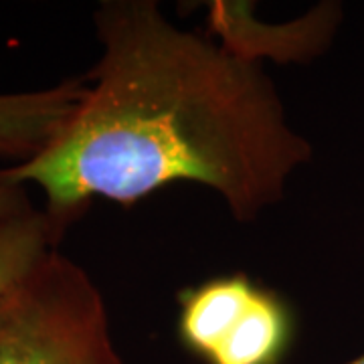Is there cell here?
Returning <instances> with one entry per match:
<instances>
[{"instance_id": "obj_3", "label": "cell", "mask_w": 364, "mask_h": 364, "mask_svg": "<svg viewBox=\"0 0 364 364\" xmlns=\"http://www.w3.org/2000/svg\"><path fill=\"white\" fill-rule=\"evenodd\" d=\"M342 18L344 6L330 0L286 23L259 21L247 0H215L207 9L210 33L227 51L253 65L267 59L284 65L316 61L332 47Z\"/></svg>"}, {"instance_id": "obj_2", "label": "cell", "mask_w": 364, "mask_h": 364, "mask_svg": "<svg viewBox=\"0 0 364 364\" xmlns=\"http://www.w3.org/2000/svg\"><path fill=\"white\" fill-rule=\"evenodd\" d=\"M0 364H126L100 287L59 249L0 298Z\"/></svg>"}, {"instance_id": "obj_5", "label": "cell", "mask_w": 364, "mask_h": 364, "mask_svg": "<svg viewBox=\"0 0 364 364\" xmlns=\"http://www.w3.org/2000/svg\"><path fill=\"white\" fill-rule=\"evenodd\" d=\"M259 286L237 273L215 277L181 294L178 338L186 350L207 363L247 312Z\"/></svg>"}, {"instance_id": "obj_8", "label": "cell", "mask_w": 364, "mask_h": 364, "mask_svg": "<svg viewBox=\"0 0 364 364\" xmlns=\"http://www.w3.org/2000/svg\"><path fill=\"white\" fill-rule=\"evenodd\" d=\"M31 200L26 195L23 184H14V182L4 181L0 176V217L2 215H14L31 208Z\"/></svg>"}, {"instance_id": "obj_9", "label": "cell", "mask_w": 364, "mask_h": 364, "mask_svg": "<svg viewBox=\"0 0 364 364\" xmlns=\"http://www.w3.org/2000/svg\"><path fill=\"white\" fill-rule=\"evenodd\" d=\"M344 364H364V352L360 354V356H356L354 360H348V363H344Z\"/></svg>"}, {"instance_id": "obj_4", "label": "cell", "mask_w": 364, "mask_h": 364, "mask_svg": "<svg viewBox=\"0 0 364 364\" xmlns=\"http://www.w3.org/2000/svg\"><path fill=\"white\" fill-rule=\"evenodd\" d=\"M85 93V77L45 90L0 93V158L23 164L39 156L65 128Z\"/></svg>"}, {"instance_id": "obj_7", "label": "cell", "mask_w": 364, "mask_h": 364, "mask_svg": "<svg viewBox=\"0 0 364 364\" xmlns=\"http://www.w3.org/2000/svg\"><path fill=\"white\" fill-rule=\"evenodd\" d=\"M59 237L41 208H26L0 217V298L37 269Z\"/></svg>"}, {"instance_id": "obj_6", "label": "cell", "mask_w": 364, "mask_h": 364, "mask_svg": "<svg viewBox=\"0 0 364 364\" xmlns=\"http://www.w3.org/2000/svg\"><path fill=\"white\" fill-rule=\"evenodd\" d=\"M294 336L287 304L259 287L249 310L207 364H279Z\"/></svg>"}, {"instance_id": "obj_1", "label": "cell", "mask_w": 364, "mask_h": 364, "mask_svg": "<svg viewBox=\"0 0 364 364\" xmlns=\"http://www.w3.org/2000/svg\"><path fill=\"white\" fill-rule=\"evenodd\" d=\"M87 93L39 156L0 170L35 184L59 241L95 196L132 207L174 182L221 196L233 219L277 205L314 156L261 65L170 23L154 0H105Z\"/></svg>"}]
</instances>
